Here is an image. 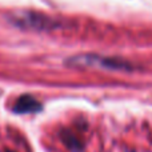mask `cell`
I'll list each match as a JSON object with an SVG mask.
<instances>
[{"label": "cell", "instance_id": "3957f363", "mask_svg": "<svg viewBox=\"0 0 152 152\" xmlns=\"http://www.w3.org/2000/svg\"><path fill=\"white\" fill-rule=\"evenodd\" d=\"M42 110V103L31 95H23L18 97L12 105L15 113H35Z\"/></svg>", "mask_w": 152, "mask_h": 152}, {"label": "cell", "instance_id": "6da1fadb", "mask_svg": "<svg viewBox=\"0 0 152 152\" xmlns=\"http://www.w3.org/2000/svg\"><path fill=\"white\" fill-rule=\"evenodd\" d=\"M67 64L72 67H99V68L111 69V71H132L134 69V66L126 60L118 58L92 55V53L72 56L67 60Z\"/></svg>", "mask_w": 152, "mask_h": 152}, {"label": "cell", "instance_id": "7a4b0ae2", "mask_svg": "<svg viewBox=\"0 0 152 152\" xmlns=\"http://www.w3.org/2000/svg\"><path fill=\"white\" fill-rule=\"evenodd\" d=\"M12 21L18 27H26V28L35 29H51L55 27L53 21L44 15H35V13H18Z\"/></svg>", "mask_w": 152, "mask_h": 152}, {"label": "cell", "instance_id": "277c9868", "mask_svg": "<svg viewBox=\"0 0 152 152\" xmlns=\"http://www.w3.org/2000/svg\"><path fill=\"white\" fill-rule=\"evenodd\" d=\"M5 152H13V151H5Z\"/></svg>", "mask_w": 152, "mask_h": 152}]
</instances>
